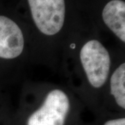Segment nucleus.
Instances as JSON below:
<instances>
[{"mask_svg":"<svg viewBox=\"0 0 125 125\" xmlns=\"http://www.w3.org/2000/svg\"><path fill=\"white\" fill-rule=\"evenodd\" d=\"M24 36L18 25L6 16L0 15V58L13 59L22 53Z\"/></svg>","mask_w":125,"mask_h":125,"instance_id":"20e7f679","label":"nucleus"},{"mask_svg":"<svg viewBox=\"0 0 125 125\" xmlns=\"http://www.w3.org/2000/svg\"><path fill=\"white\" fill-rule=\"evenodd\" d=\"M32 18L43 34L53 36L63 27L65 18V0H28Z\"/></svg>","mask_w":125,"mask_h":125,"instance_id":"f03ea898","label":"nucleus"},{"mask_svg":"<svg viewBox=\"0 0 125 125\" xmlns=\"http://www.w3.org/2000/svg\"><path fill=\"white\" fill-rule=\"evenodd\" d=\"M80 60L88 80L94 88H101L110 72L111 57L107 49L97 40H91L82 47Z\"/></svg>","mask_w":125,"mask_h":125,"instance_id":"f257e3e1","label":"nucleus"},{"mask_svg":"<svg viewBox=\"0 0 125 125\" xmlns=\"http://www.w3.org/2000/svg\"><path fill=\"white\" fill-rule=\"evenodd\" d=\"M111 93L117 105L125 108V63L121 64L112 74Z\"/></svg>","mask_w":125,"mask_h":125,"instance_id":"423d86ee","label":"nucleus"},{"mask_svg":"<svg viewBox=\"0 0 125 125\" xmlns=\"http://www.w3.org/2000/svg\"><path fill=\"white\" fill-rule=\"evenodd\" d=\"M104 125H125V118H119L107 121Z\"/></svg>","mask_w":125,"mask_h":125,"instance_id":"0eeeda50","label":"nucleus"},{"mask_svg":"<svg viewBox=\"0 0 125 125\" xmlns=\"http://www.w3.org/2000/svg\"><path fill=\"white\" fill-rule=\"evenodd\" d=\"M102 18L109 29L125 42V3L122 0H111L104 6Z\"/></svg>","mask_w":125,"mask_h":125,"instance_id":"39448f33","label":"nucleus"},{"mask_svg":"<svg viewBox=\"0 0 125 125\" xmlns=\"http://www.w3.org/2000/svg\"><path fill=\"white\" fill-rule=\"evenodd\" d=\"M69 109L70 101L66 93L53 90L42 105L29 117L27 125H64Z\"/></svg>","mask_w":125,"mask_h":125,"instance_id":"7ed1b4c3","label":"nucleus"}]
</instances>
